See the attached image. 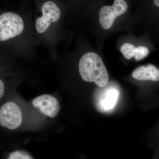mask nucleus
I'll return each mask as SVG.
<instances>
[{"mask_svg": "<svg viewBox=\"0 0 159 159\" xmlns=\"http://www.w3.org/2000/svg\"><path fill=\"white\" fill-rule=\"evenodd\" d=\"M78 57V72L86 82H93L100 88L107 85L109 75L101 52L84 36L77 39L75 48Z\"/></svg>", "mask_w": 159, "mask_h": 159, "instance_id": "nucleus-2", "label": "nucleus"}, {"mask_svg": "<svg viewBox=\"0 0 159 159\" xmlns=\"http://www.w3.org/2000/svg\"><path fill=\"white\" fill-rule=\"evenodd\" d=\"M31 103L40 112L50 118L57 116L61 109L57 99L49 94H43L35 97L32 100Z\"/></svg>", "mask_w": 159, "mask_h": 159, "instance_id": "nucleus-9", "label": "nucleus"}, {"mask_svg": "<svg viewBox=\"0 0 159 159\" xmlns=\"http://www.w3.org/2000/svg\"><path fill=\"white\" fill-rule=\"evenodd\" d=\"M13 57L0 53V103L13 93L19 81Z\"/></svg>", "mask_w": 159, "mask_h": 159, "instance_id": "nucleus-7", "label": "nucleus"}, {"mask_svg": "<svg viewBox=\"0 0 159 159\" xmlns=\"http://www.w3.org/2000/svg\"><path fill=\"white\" fill-rule=\"evenodd\" d=\"M116 47L125 59L134 58L137 61L145 59L151 52L156 50L152 35L146 30L139 36L134 32L120 35L116 39Z\"/></svg>", "mask_w": 159, "mask_h": 159, "instance_id": "nucleus-4", "label": "nucleus"}, {"mask_svg": "<svg viewBox=\"0 0 159 159\" xmlns=\"http://www.w3.org/2000/svg\"><path fill=\"white\" fill-rule=\"evenodd\" d=\"M41 15L35 20V31L40 39L48 38L51 31L63 24L64 19L68 16V11H62L58 5L52 1H46L41 7Z\"/></svg>", "mask_w": 159, "mask_h": 159, "instance_id": "nucleus-6", "label": "nucleus"}, {"mask_svg": "<svg viewBox=\"0 0 159 159\" xmlns=\"http://www.w3.org/2000/svg\"><path fill=\"white\" fill-rule=\"evenodd\" d=\"M102 92L99 97H97V106L100 110L108 111L116 105L119 96L118 91L113 87H108Z\"/></svg>", "mask_w": 159, "mask_h": 159, "instance_id": "nucleus-11", "label": "nucleus"}, {"mask_svg": "<svg viewBox=\"0 0 159 159\" xmlns=\"http://www.w3.org/2000/svg\"><path fill=\"white\" fill-rule=\"evenodd\" d=\"M134 79L139 81H159V70L153 64L140 66L135 69L131 74Z\"/></svg>", "mask_w": 159, "mask_h": 159, "instance_id": "nucleus-10", "label": "nucleus"}, {"mask_svg": "<svg viewBox=\"0 0 159 159\" xmlns=\"http://www.w3.org/2000/svg\"><path fill=\"white\" fill-rule=\"evenodd\" d=\"M156 34H158L159 36V29L158 31H157V33H156Z\"/></svg>", "mask_w": 159, "mask_h": 159, "instance_id": "nucleus-13", "label": "nucleus"}, {"mask_svg": "<svg viewBox=\"0 0 159 159\" xmlns=\"http://www.w3.org/2000/svg\"><path fill=\"white\" fill-rule=\"evenodd\" d=\"M132 0H113L103 4L89 21V29L93 34L96 47L101 52L106 40L121 32H134L131 25Z\"/></svg>", "mask_w": 159, "mask_h": 159, "instance_id": "nucleus-1", "label": "nucleus"}, {"mask_svg": "<svg viewBox=\"0 0 159 159\" xmlns=\"http://www.w3.org/2000/svg\"><path fill=\"white\" fill-rule=\"evenodd\" d=\"M26 29L22 14L0 9V53L13 57L19 54Z\"/></svg>", "mask_w": 159, "mask_h": 159, "instance_id": "nucleus-3", "label": "nucleus"}, {"mask_svg": "<svg viewBox=\"0 0 159 159\" xmlns=\"http://www.w3.org/2000/svg\"><path fill=\"white\" fill-rule=\"evenodd\" d=\"M131 25L156 34L159 29V0H135Z\"/></svg>", "mask_w": 159, "mask_h": 159, "instance_id": "nucleus-5", "label": "nucleus"}, {"mask_svg": "<svg viewBox=\"0 0 159 159\" xmlns=\"http://www.w3.org/2000/svg\"><path fill=\"white\" fill-rule=\"evenodd\" d=\"M12 94L0 103V128L9 132L18 129L23 121L21 107Z\"/></svg>", "mask_w": 159, "mask_h": 159, "instance_id": "nucleus-8", "label": "nucleus"}, {"mask_svg": "<svg viewBox=\"0 0 159 159\" xmlns=\"http://www.w3.org/2000/svg\"><path fill=\"white\" fill-rule=\"evenodd\" d=\"M6 158L8 159H34L30 154L24 150H16L7 154Z\"/></svg>", "mask_w": 159, "mask_h": 159, "instance_id": "nucleus-12", "label": "nucleus"}]
</instances>
